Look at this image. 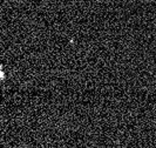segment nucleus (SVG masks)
<instances>
[{
	"instance_id": "1",
	"label": "nucleus",
	"mask_w": 156,
	"mask_h": 148,
	"mask_svg": "<svg viewBox=\"0 0 156 148\" xmlns=\"http://www.w3.org/2000/svg\"><path fill=\"white\" fill-rule=\"evenodd\" d=\"M4 78H5V73H4V70H2V67L0 66V82L4 80Z\"/></svg>"
}]
</instances>
